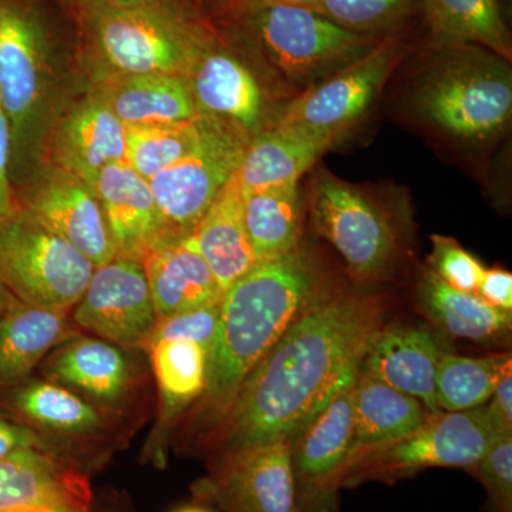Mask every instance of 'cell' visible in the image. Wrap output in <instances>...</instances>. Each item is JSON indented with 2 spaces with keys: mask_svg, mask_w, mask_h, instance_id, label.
Here are the masks:
<instances>
[{
  "mask_svg": "<svg viewBox=\"0 0 512 512\" xmlns=\"http://www.w3.org/2000/svg\"><path fill=\"white\" fill-rule=\"evenodd\" d=\"M380 315L367 296L316 299L242 383L224 417L229 450L292 440L359 370Z\"/></svg>",
  "mask_w": 512,
  "mask_h": 512,
  "instance_id": "obj_1",
  "label": "cell"
},
{
  "mask_svg": "<svg viewBox=\"0 0 512 512\" xmlns=\"http://www.w3.org/2000/svg\"><path fill=\"white\" fill-rule=\"evenodd\" d=\"M318 298V271L302 248L256 262L229 286L202 393L211 414L227 416L245 379Z\"/></svg>",
  "mask_w": 512,
  "mask_h": 512,
  "instance_id": "obj_2",
  "label": "cell"
},
{
  "mask_svg": "<svg viewBox=\"0 0 512 512\" xmlns=\"http://www.w3.org/2000/svg\"><path fill=\"white\" fill-rule=\"evenodd\" d=\"M73 22L76 47L94 76H190L217 30L198 9L63 8Z\"/></svg>",
  "mask_w": 512,
  "mask_h": 512,
  "instance_id": "obj_3",
  "label": "cell"
},
{
  "mask_svg": "<svg viewBox=\"0 0 512 512\" xmlns=\"http://www.w3.org/2000/svg\"><path fill=\"white\" fill-rule=\"evenodd\" d=\"M421 119L447 136L480 143L507 127L510 62L476 45H439L413 92Z\"/></svg>",
  "mask_w": 512,
  "mask_h": 512,
  "instance_id": "obj_4",
  "label": "cell"
},
{
  "mask_svg": "<svg viewBox=\"0 0 512 512\" xmlns=\"http://www.w3.org/2000/svg\"><path fill=\"white\" fill-rule=\"evenodd\" d=\"M62 42L45 0H0V101L12 137V183L35 150Z\"/></svg>",
  "mask_w": 512,
  "mask_h": 512,
  "instance_id": "obj_5",
  "label": "cell"
},
{
  "mask_svg": "<svg viewBox=\"0 0 512 512\" xmlns=\"http://www.w3.org/2000/svg\"><path fill=\"white\" fill-rule=\"evenodd\" d=\"M497 436L484 406L466 412L430 413L419 429L402 439L353 450L339 485L396 483L434 467L468 470L483 458Z\"/></svg>",
  "mask_w": 512,
  "mask_h": 512,
  "instance_id": "obj_6",
  "label": "cell"
},
{
  "mask_svg": "<svg viewBox=\"0 0 512 512\" xmlns=\"http://www.w3.org/2000/svg\"><path fill=\"white\" fill-rule=\"evenodd\" d=\"M93 271L86 255L19 205L0 220V281L18 301L67 312Z\"/></svg>",
  "mask_w": 512,
  "mask_h": 512,
  "instance_id": "obj_7",
  "label": "cell"
},
{
  "mask_svg": "<svg viewBox=\"0 0 512 512\" xmlns=\"http://www.w3.org/2000/svg\"><path fill=\"white\" fill-rule=\"evenodd\" d=\"M289 82L315 84L355 62L383 39L339 28L302 6H265L234 18Z\"/></svg>",
  "mask_w": 512,
  "mask_h": 512,
  "instance_id": "obj_8",
  "label": "cell"
},
{
  "mask_svg": "<svg viewBox=\"0 0 512 512\" xmlns=\"http://www.w3.org/2000/svg\"><path fill=\"white\" fill-rule=\"evenodd\" d=\"M210 117L200 146L150 180L164 224V242L188 237L241 164L251 134Z\"/></svg>",
  "mask_w": 512,
  "mask_h": 512,
  "instance_id": "obj_9",
  "label": "cell"
},
{
  "mask_svg": "<svg viewBox=\"0 0 512 512\" xmlns=\"http://www.w3.org/2000/svg\"><path fill=\"white\" fill-rule=\"evenodd\" d=\"M309 207L316 231L342 255L357 279L375 278L392 264L396 229L372 192L320 171L312 184Z\"/></svg>",
  "mask_w": 512,
  "mask_h": 512,
  "instance_id": "obj_10",
  "label": "cell"
},
{
  "mask_svg": "<svg viewBox=\"0 0 512 512\" xmlns=\"http://www.w3.org/2000/svg\"><path fill=\"white\" fill-rule=\"evenodd\" d=\"M403 56L400 40L383 39L365 56L312 84L291 101L278 124H301L342 137L365 116Z\"/></svg>",
  "mask_w": 512,
  "mask_h": 512,
  "instance_id": "obj_11",
  "label": "cell"
},
{
  "mask_svg": "<svg viewBox=\"0 0 512 512\" xmlns=\"http://www.w3.org/2000/svg\"><path fill=\"white\" fill-rule=\"evenodd\" d=\"M74 308L80 328L123 348H146L158 323L143 264L123 256L94 268Z\"/></svg>",
  "mask_w": 512,
  "mask_h": 512,
  "instance_id": "obj_12",
  "label": "cell"
},
{
  "mask_svg": "<svg viewBox=\"0 0 512 512\" xmlns=\"http://www.w3.org/2000/svg\"><path fill=\"white\" fill-rule=\"evenodd\" d=\"M200 491L227 512H299L291 440L229 450Z\"/></svg>",
  "mask_w": 512,
  "mask_h": 512,
  "instance_id": "obj_13",
  "label": "cell"
},
{
  "mask_svg": "<svg viewBox=\"0 0 512 512\" xmlns=\"http://www.w3.org/2000/svg\"><path fill=\"white\" fill-rule=\"evenodd\" d=\"M18 205L79 249L94 268L116 258L99 198L82 178L49 167L23 192Z\"/></svg>",
  "mask_w": 512,
  "mask_h": 512,
  "instance_id": "obj_14",
  "label": "cell"
},
{
  "mask_svg": "<svg viewBox=\"0 0 512 512\" xmlns=\"http://www.w3.org/2000/svg\"><path fill=\"white\" fill-rule=\"evenodd\" d=\"M443 355L439 339L424 326H379L367 340L359 372L409 394L430 413H437L441 410L436 376Z\"/></svg>",
  "mask_w": 512,
  "mask_h": 512,
  "instance_id": "obj_15",
  "label": "cell"
},
{
  "mask_svg": "<svg viewBox=\"0 0 512 512\" xmlns=\"http://www.w3.org/2000/svg\"><path fill=\"white\" fill-rule=\"evenodd\" d=\"M126 161V126L94 92L59 120L50 137L49 167L94 185L100 171Z\"/></svg>",
  "mask_w": 512,
  "mask_h": 512,
  "instance_id": "obj_16",
  "label": "cell"
},
{
  "mask_svg": "<svg viewBox=\"0 0 512 512\" xmlns=\"http://www.w3.org/2000/svg\"><path fill=\"white\" fill-rule=\"evenodd\" d=\"M93 190L109 227L116 256L143 261L164 242V224L150 181L127 161L104 167Z\"/></svg>",
  "mask_w": 512,
  "mask_h": 512,
  "instance_id": "obj_17",
  "label": "cell"
},
{
  "mask_svg": "<svg viewBox=\"0 0 512 512\" xmlns=\"http://www.w3.org/2000/svg\"><path fill=\"white\" fill-rule=\"evenodd\" d=\"M188 82L198 114L228 121L252 137L261 131V87L220 33L202 53Z\"/></svg>",
  "mask_w": 512,
  "mask_h": 512,
  "instance_id": "obj_18",
  "label": "cell"
},
{
  "mask_svg": "<svg viewBox=\"0 0 512 512\" xmlns=\"http://www.w3.org/2000/svg\"><path fill=\"white\" fill-rule=\"evenodd\" d=\"M339 138L326 131L301 126L278 124L259 131L249 141L237 170L242 194L268 190L291 183L311 170Z\"/></svg>",
  "mask_w": 512,
  "mask_h": 512,
  "instance_id": "obj_19",
  "label": "cell"
},
{
  "mask_svg": "<svg viewBox=\"0 0 512 512\" xmlns=\"http://www.w3.org/2000/svg\"><path fill=\"white\" fill-rule=\"evenodd\" d=\"M39 504H64L90 511L89 481L46 450H26L0 460V512Z\"/></svg>",
  "mask_w": 512,
  "mask_h": 512,
  "instance_id": "obj_20",
  "label": "cell"
},
{
  "mask_svg": "<svg viewBox=\"0 0 512 512\" xmlns=\"http://www.w3.org/2000/svg\"><path fill=\"white\" fill-rule=\"evenodd\" d=\"M141 264L158 320L222 301L224 292L210 266L184 238L156 245Z\"/></svg>",
  "mask_w": 512,
  "mask_h": 512,
  "instance_id": "obj_21",
  "label": "cell"
},
{
  "mask_svg": "<svg viewBox=\"0 0 512 512\" xmlns=\"http://www.w3.org/2000/svg\"><path fill=\"white\" fill-rule=\"evenodd\" d=\"M94 92L126 127L178 123L198 116L188 77L177 74L103 77Z\"/></svg>",
  "mask_w": 512,
  "mask_h": 512,
  "instance_id": "obj_22",
  "label": "cell"
},
{
  "mask_svg": "<svg viewBox=\"0 0 512 512\" xmlns=\"http://www.w3.org/2000/svg\"><path fill=\"white\" fill-rule=\"evenodd\" d=\"M184 239L210 266L224 293L256 264L245 227L244 194L237 171Z\"/></svg>",
  "mask_w": 512,
  "mask_h": 512,
  "instance_id": "obj_23",
  "label": "cell"
},
{
  "mask_svg": "<svg viewBox=\"0 0 512 512\" xmlns=\"http://www.w3.org/2000/svg\"><path fill=\"white\" fill-rule=\"evenodd\" d=\"M73 336L66 311L13 303L0 316V387L22 382L49 350Z\"/></svg>",
  "mask_w": 512,
  "mask_h": 512,
  "instance_id": "obj_24",
  "label": "cell"
},
{
  "mask_svg": "<svg viewBox=\"0 0 512 512\" xmlns=\"http://www.w3.org/2000/svg\"><path fill=\"white\" fill-rule=\"evenodd\" d=\"M352 404L350 453L402 439L419 429L430 414L420 400L362 372H357Z\"/></svg>",
  "mask_w": 512,
  "mask_h": 512,
  "instance_id": "obj_25",
  "label": "cell"
},
{
  "mask_svg": "<svg viewBox=\"0 0 512 512\" xmlns=\"http://www.w3.org/2000/svg\"><path fill=\"white\" fill-rule=\"evenodd\" d=\"M55 383L82 390L97 400L117 402L130 384V363L116 345L107 340H69L47 365Z\"/></svg>",
  "mask_w": 512,
  "mask_h": 512,
  "instance_id": "obj_26",
  "label": "cell"
},
{
  "mask_svg": "<svg viewBox=\"0 0 512 512\" xmlns=\"http://www.w3.org/2000/svg\"><path fill=\"white\" fill-rule=\"evenodd\" d=\"M417 293L426 315L456 338L485 342L511 329V312L488 305L476 293L451 288L430 268L421 275Z\"/></svg>",
  "mask_w": 512,
  "mask_h": 512,
  "instance_id": "obj_27",
  "label": "cell"
},
{
  "mask_svg": "<svg viewBox=\"0 0 512 512\" xmlns=\"http://www.w3.org/2000/svg\"><path fill=\"white\" fill-rule=\"evenodd\" d=\"M244 220L256 262L281 258L301 248L302 200L298 183L245 195Z\"/></svg>",
  "mask_w": 512,
  "mask_h": 512,
  "instance_id": "obj_28",
  "label": "cell"
},
{
  "mask_svg": "<svg viewBox=\"0 0 512 512\" xmlns=\"http://www.w3.org/2000/svg\"><path fill=\"white\" fill-rule=\"evenodd\" d=\"M437 45H476L511 62L510 32L497 0H421Z\"/></svg>",
  "mask_w": 512,
  "mask_h": 512,
  "instance_id": "obj_29",
  "label": "cell"
},
{
  "mask_svg": "<svg viewBox=\"0 0 512 512\" xmlns=\"http://www.w3.org/2000/svg\"><path fill=\"white\" fill-rule=\"evenodd\" d=\"M508 373H512L511 353L487 357L444 353L436 376L437 406L441 412L484 406Z\"/></svg>",
  "mask_w": 512,
  "mask_h": 512,
  "instance_id": "obj_30",
  "label": "cell"
},
{
  "mask_svg": "<svg viewBox=\"0 0 512 512\" xmlns=\"http://www.w3.org/2000/svg\"><path fill=\"white\" fill-rule=\"evenodd\" d=\"M208 121L210 117L198 114L195 119L178 123L126 127L127 163L150 181L197 150Z\"/></svg>",
  "mask_w": 512,
  "mask_h": 512,
  "instance_id": "obj_31",
  "label": "cell"
},
{
  "mask_svg": "<svg viewBox=\"0 0 512 512\" xmlns=\"http://www.w3.org/2000/svg\"><path fill=\"white\" fill-rule=\"evenodd\" d=\"M146 349L167 412L174 414L202 396L207 384V350L187 340H158Z\"/></svg>",
  "mask_w": 512,
  "mask_h": 512,
  "instance_id": "obj_32",
  "label": "cell"
},
{
  "mask_svg": "<svg viewBox=\"0 0 512 512\" xmlns=\"http://www.w3.org/2000/svg\"><path fill=\"white\" fill-rule=\"evenodd\" d=\"M12 403L26 419L60 433H89L101 426L92 404L57 383L26 384L13 394Z\"/></svg>",
  "mask_w": 512,
  "mask_h": 512,
  "instance_id": "obj_33",
  "label": "cell"
},
{
  "mask_svg": "<svg viewBox=\"0 0 512 512\" xmlns=\"http://www.w3.org/2000/svg\"><path fill=\"white\" fill-rule=\"evenodd\" d=\"M421 0H315L302 6L355 35L380 39L402 25Z\"/></svg>",
  "mask_w": 512,
  "mask_h": 512,
  "instance_id": "obj_34",
  "label": "cell"
},
{
  "mask_svg": "<svg viewBox=\"0 0 512 512\" xmlns=\"http://www.w3.org/2000/svg\"><path fill=\"white\" fill-rule=\"evenodd\" d=\"M433 251L429 256L430 269L441 281L457 291L474 293L484 272L480 261L466 251L456 239L433 235Z\"/></svg>",
  "mask_w": 512,
  "mask_h": 512,
  "instance_id": "obj_35",
  "label": "cell"
},
{
  "mask_svg": "<svg viewBox=\"0 0 512 512\" xmlns=\"http://www.w3.org/2000/svg\"><path fill=\"white\" fill-rule=\"evenodd\" d=\"M468 470L483 483L495 512H512V434L495 437L483 458Z\"/></svg>",
  "mask_w": 512,
  "mask_h": 512,
  "instance_id": "obj_36",
  "label": "cell"
},
{
  "mask_svg": "<svg viewBox=\"0 0 512 512\" xmlns=\"http://www.w3.org/2000/svg\"><path fill=\"white\" fill-rule=\"evenodd\" d=\"M220 313L221 303H218V305L204 306V308L175 313L160 319L147 346L158 340H187V342L198 343L210 356L217 338Z\"/></svg>",
  "mask_w": 512,
  "mask_h": 512,
  "instance_id": "obj_37",
  "label": "cell"
},
{
  "mask_svg": "<svg viewBox=\"0 0 512 512\" xmlns=\"http://www.w3.org/2000/svg\"><path fill=\"white\" fill-rule=\"evenodd\" d=\"M10 154H12V137L6 111L0 101V220L8 217L18 207L15 188L10 178Z\"/></svg>",
  "mask_w": 512,
  "mask_h": 512,
  "instance_id": "obj_38",
  "label": "cell"
},
{
  "mask_svg": "<svg viewBox=\"0 0 512 512\" xmlns=\"http://www.w3.org/2000/svg\"><path fill=\"white\" fill-rule=\"evenodd\" d=\"M476 295L488 305L501 311L512 309V274L500 268H484L478 281Z\"/></svg>",
  "mask_w": 512,
  "mask_h": 512,
  "instance_id": "obj_39",
  "label": "cell"
},
{
  "mask_svg": "<svg viewBox=\"0 0 512 512\" xmlns=\"http://www.w3.org/2000/svg\"><path fill=\"white\" fill-rule=\"evenodd\" d=\"M485 412L488 414L498 436L512 434V373L498 383L493 396L488 400Z\"/></svg>",
  "mask_w": 512,
  "mask_h": 512,
  "instance_id": "obj_40",
  "label": "cell"
},
{
  "mask_svg": "<svg viewBox=\"0 0 512 512\" xmlns=\"http://www.w3.org/2000/svg\"><path fill=\"white\" fill-rule=\"evenodd\" d=\"M26 450H46L45 444L28 427L10 423L0 417V460Z\"/></svg>",
  "mask_w": 512,
  "mask_h": 512,
  "instance_id": "obj_41",
  "label": "cell"
},
{
  "mask_svg": "<svg viewBox=\"0 0 512 512\" xmlns=\"http://www.w3.org/2000/svg\"><path fill=\"white\" fill-rule=\"evenodd\" d=\"M62 8L76 5L119 6V8L197 9L192 0H57Z\"/></svg>",
  "mask_w": 512,
  "mask_h": 512,
  "instance_id": "obj_42",
  "label": "cell"
},
{
  "mask_svg": "<svg viewBox=\"0 0 512 512\" xmlns=\"http://www.w3.org/2000/svg\"><path fill=\"white\" fill-rule=\"evenodd\" d=\"M313 2L315 0H218V12L229 19L239 15V13L265 8V6H306Z\"/></svg>",
  "mask_w": 512,
  "mask_h": 512,
  "instance_id": "obj_43",
  "label": "cell"
},
{
  "mask_svg": "<svg viewBox=\"0 0 512 512\" xmlns=\"http://www.w3.org/2000/svg\"><path fill=\"white\" fill-rule=\"evenodd\" d=\"M10 512H90L82 510V508L72 507V505L64 504H39L29 505V507L18 508V510Z\"/></svg>",
  "mask_w": 512,
  "mask_h": 512,
  "instance_id": "obj_44",
  "label": "cell"
},
{
  "mask_svg": "<svg viewBox=\"0 0 512 512\" xmlns=\"http://www.w3.org/2000/svg\"><path fill=\"white\" fill-rule=\"evenodd\" d=\"M16 301H18V299H16L15 296L8 291V288L3 285V282L0 281V316L8 311L10 306H12Z\"/></svg>",
  "mask_w": 512,
  "mask_h": 512,
  "instance_id": "obj_45",
  "label": "cell"
},
{
  "mask_svg": "<svg viewBox=\"0 0 512 512\" xmlns=\"http://www.w3.org/2000/svg\"><path fill=\"white\" fill-rule=\"evenodd\" d=\"M174 512H212L208 508L200 507V505H190V507H183Z\"/></svg>",
  "mask_w": 512,
  "mask_h": 512,
  "instance_id": "obj_46",
  "label": "cell"
}]
</instances>
